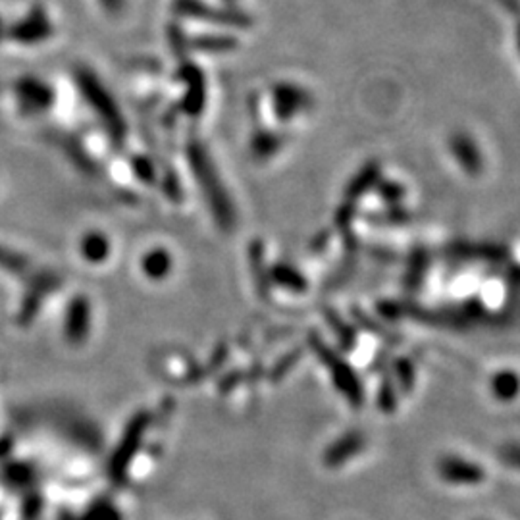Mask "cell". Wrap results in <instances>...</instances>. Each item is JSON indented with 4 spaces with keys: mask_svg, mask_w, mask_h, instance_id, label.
Listing matches in <instances>:
<instances>
[{
    "mask_svg": "<svg viewBox=\"0 0 520 520\" xmlns=\"http://www.w3.org/2000/svg\"><path fill=\"white\" fill-rule=\"evenodd\" d=\"M453 150H463V152H455L459 157L460 164L470 172H476L480 168V157H478V149L475 147L472 141H468L467 137H455L453 143H451Z\"/></svg>",
    "mask_w": 520,
    "mask_h": 520,
    "instance_id": "cell-13",
    "label": "cell"
},
{
    "mask_svg": "<svg viewBox=\"0 0 520 520\" xmlns=\"http://www.w3.org/2000/svg\"><path fill=\"white\" fill-rule=\"evenodd\" d=\"M255 149L260 150V152H264V155H272V152H274L278 149V139L274 135H272V134L270 135L268 134L260 135L255 141Z\"/></svg>",
    "mask_w": 520,
    "mask_h": 520,
    "instance_id": "cell-19",
    "label": "cell"
},
{
    "mask_svg": "<svg viewBox=\"0 0 520 520\" xmlns=\"http://www.w3.org/2000/svg\"><path fill=\"white\" fill-rule=\"evenodd\" d=\"M303 102V91H295V87H280L276 91V109H278V114L281 118H289L291 114H295L297 110H301L303 106L297 104V102Z\"/></svg>",
    "mask_w": 520,
    "mask_h": 520,
    "instance_id": "cell-12",
    "label": "cell"
},
{
    "mask_svg": "<svg viewBox=\"0 0 520 520\" xmlns=\"http://www.w3.org/2000/svg\"><path fill=\"white\" fill-rule=\"evenodd\" d=\"M110 253V243L102 233H89L81 241V255L89 263H102V260Z\"/></svg>",
    "mask_w": 520,
    "mask_h": 520,
    "instance_id": "cell-11",
    "label": "cell"
},
{
    "mask_svg": "<svg viewBox=\"0 0 520 520\" xmlns=\"http://www.w3.org/2000/svg\"><path fill=\"white\" fill-rule=\"evenodd\" d=\"M195 49L203 51H228L233 46V39L228 37H200L193 41Z\"/></svg>",
    "mask_w": 520,
    "mask_h": 520,
    "instance_id": "cell-18",
    "label": "cell"
},
{
    "mask_svg": "<svg viewBox=\"0 0 520 520\" xmlns=\"http://www.w3.org/2000/svg\"><path fill=\"white\" fill-rule=\"evenodd\" d=\"M77 85L81 89V94L89 101L91 109L102 118V122L106 127H109V132L114 137L122 139L126 134L124 118L120 110H118V106L112 101L109 91L102 87L101 81L94 77L89 69H81V72L77 74Z\"/></svg>",
    "mask_w": 520,
    "mask_h": 520,
    "instance_id": "cell-2",
    "label": "cell"
},
{
    "mask_svg": "<svg viewBox=\"0 0 520 520\" xmlns=\"http://www.w3.org/2000/svg\"><path fill=\"white\" fill-rule=\"evenodd\" d=\"M437 476L453 486H478L486 480L483 470L475 460H467L459 455H443L437 460Z\"/></svg>",
    "mask_w": 520,
    "mask_h": 520,
    "instance_id": "cell-4",
    "label": "cell"
},
{
    "mask_svg": "<svg viewBox=\"0 0 520 520\" xmlns=\"http://www.w3.org/2000/svg\"><path fill=\"white\" fill-rule=\"evenodd\" d=\"M314 351L321 361L326 364L328 372L334 378V386L337 387V392L347 399V403L354 409H359L364 403V387L359 380L357 372H354L351 366L336 354L334 351H329L322 341H314Z\"/></svg>",
    "mask_w": 520,
    "mask_h": 520,
    "instance_id": "cell-3",
    "label": "cell"
},
{
    "mask_svg": "<svg viewBox=\"0 0 520 520\" xmlns=\"http://www.w3.org/2000/svg\"><path fill=\"white\" fill-rule=\"evenodd\" d=\"M141 268H143V272L149 278L160 280L170 272L172 256L167 249H152L150 253L143 256V260H141Z\"/></svg>",
    "mask_w": 520,
    "mask_h": 520,
    "instance_id": "cell-10",
    "label": "cell"
},
{
    "mask_svg": "<svg viewBox=\"0 0 520 520\" xmlns=\"http://www.w3.org/2000/svg\"><path fill=\"white\" fill-rule=\"evenodd\" d=\"M366 447V435L361 430H349L341 434L334 443L326 447L322 463L326 468H339L347 465L351 459L357 457Z\"/></svg>",
    "mask_w": 520,
    "mask_h": 520,
    "instance_id": "cell-5",
    "label": "cell"
},
{
    "mask_svg": "<svg viewBox=\"0 0 520 520\" xmlns=\"http://www.w3.org/2000/svg\"><path fill=\"white\" fill-rule=\"evenodd\" d=\"M378 407H380L384 412H394L397 407V392H395V384L392 380H386L378 392Z\"/></svg>",
    "mask_w": 520,
    "mask_h": 520,
    "instance_id": "cell-17",
    "label": "cell"
},
{
    "mask_svg": "<svg viewBox=\"0 0 520 520\" xmlns=\"http://www.w3.org/2000/svg\"><path fill=\"white\" fill-rule=\"evenodd\" d=\"M501 457L507 465H511L515 468H520V445L518 443H511V445H505L501 449Z\"/></svg>",
    "mask_w": 520,
    "mask_h": 520,
    "instance_id": "cell-20",
    "label": "cell"
},
{
    "mask_svg": "<svg viewBox=\"0 0 520 520\" xmlns=\"http://www.w3.org/2000/svg\"><path fill=\"white\" fill-rule=\"evenodd\" d=\"M18 99L21 109H26L29 112H43L53 104L54 94L43 81L28 77L21 79L18 84Z\"/></svg>",
    "mask_w": 520,
    "mask_h": 520,
    "instance_id": "cell-6",
    "label": "cell"
},
{
    "mask_svg": "<svg viewBox=\"0 0 520 520\" xmlns=\"http://www.w3.org/2000/svg\"><path fill=\"white\" fill-rule=\"evenodd\" d=\"M395 376H397V387L401 392L407 394L415 386V369H412L410 361L401 359L395 362Z\"/></svg>",
    "mask_w": 520,
    "mask_h": 520,
    "instance_id": "cell-15",
    "label": "cell"
},
{
    "mask_svg": "<svg viewBox=\"0 0 520 520\" xmlns=\"http://www.w3.org/2000/svg\"><path fill=\"white\" fill-rule=\"evenodd\" d=\"M53 33V28H51V23L46 21L41 14H35L31 18H28L26 21H21L18 23L16 28H12L10 35L14 37L16 41L20 43H37V41H43L45 37H49V35Z\"/></svg>",
    "mask_w": 520,
    "mask_h": 520,
    "instance_id": "cell-7",
    "label": "cell"
},
{
    "mask_svg": "<svg viewBox=\"0 0 520 520\" xmlns=\"http://www.w3.org/2000/svg\"><path fill=\"white\" fill-rule=\"evenodd\" d=\"M187 155H189V164H191V172L195 174L200 189H203L212 215H215L222 230H230L235 223V212H233L232 200L226 193V187L222 185V180L215 168V164H212L210 157L207 155V150L199 143L189 145Z\"/></svg>",
    "mask_w": 520,
    "mask_h": 520,
    "instance_id": "cell-1",
    "label": "cell"
},
{
    "mask_svg": "<svg viewBox=\"0 0 520 520\" xmlns=\"http://www.w3.org/2000/svg\"><path fill=\"white\" fill-rule=\"evenodd\" d=\"M185 77L189 79V94L185 99V110L189 114H199L200 109H203V102H205V81L203 76L197 68H187L185 69Z\"/></svg>",
    "mask_w": 520,
    "mask_h": 520,
    "instance_id": "cell-9",
    "label": "cell"
},
{
    "mask_svg": "<svg viewBox=\"0 0 520 520\" xmlns=\"http://www.w3.org/2000/svg\"><path fill=\"white\" fill-rule=\"evenodd\" d=\"M28 264L29 263H28L26 256H21V255H18L14 251H10V249H6V247H0V268L16 272V274H20V272H26Z\"/></svg>",
    "mask_w": 520,
    "mask_h": 520,
    "instance_id": "cell-16",
    "label": "cell"
},
{
    "mask_svg": "<svg viewBox=\"0 0 520 520\" xmlns=\"http://www.w3.org/2000/svg\"><path fill=\"white\" fill-rule=\"evenodd\" d=\"M185 12L197 18H207V20H215V21H226V23H241V16H232V14H218L216 10L207 8L199 3H189L185 6Z\"/></svg>",
    "mask_w": 520,
    "mask_h": 520,
    "instance_id": "cell-14",
    "label": "cell"
},
{
    "mask_svg": "<svg viewBox=\"0 0 520 520\" xmlns=\"http://www.w3.org/2000/svg\"><path fill=\"white\" fill-rule=\"evenodd\" d=\"M490 389L501 403H511L520 395V374L515 370H500L492 376Z\"/></svg>",
    "mask_w": 520,
    "mask_h": 520,
    "instance_id": "cell-8",
    "label": "cell"
}]
</instances>
